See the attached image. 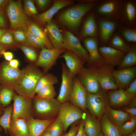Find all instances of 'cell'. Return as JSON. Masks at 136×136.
<instances>
[{
    "instance_id": "obj_25",
    "label": "cell",
    "mask_w": 136,
    "mask_h": 136,
    "mask_svg": "<svg viewBox=\"0 0 136 136\" xmlns=\"http://www.w3.org/2000/svg\"><path fill=\"white\" fill-rule=\"evenodd\" d=\"M45 32L53 48H62V34L57 25L52 20L46 24Z\"/></svg>"
},
{
    "instance_id": "obj_45",
    "label": "cell",
    "mask_w": 136,
    "mask_h": 136,
    "mask_svg": "<svg viewBox=\"0 0 136 136\" xmlns=\"http://www.w3.org/2000/svg\"><path fill=\"white\" fill-rule=\"evenodd\" d=\"M15 41L19 43L28 44L25 32L22 30H14L12 32Z\"/></svg>"
},
{
    "instance_id": "obj_42",
    "label": "cell",
    "mask_w": 136,
    "mask_h": 136,
    "mask_svg": "<svg viewBox=\"0 0 136 136\" xmlns=\"http://www.w3.org/2000/svg\"><path fill=\"white\" fill-rule=\"evenodd\" d=\"M28 43L33 47L42 49L45 47L43 42L31 32L27 28L25 30Z\"/></svg>"
},
{
    "instance_id": "obj_61",
    "label": "cell",
    "mask_w": 136,
    "mask_h": 136,
    "mask_svg": "<svg viewBox=\"0 0 136 136\" xmlns=\"http://www.w3.org/2000/svg\"><path fill=\"white\" fill-rule=\"evenodd\" d=\"M98 136H104L103 134L101 132H100Z\"/></svg>"
},
{
    "instance_id": "obj_38",
    "label": "cell",
    "mask_w": 136,
    "mask_h": 136,
    "mask_svg": "<svg viewBox=\"0 0 136 136\" xmlns=\"http://www.w3.org/2000/svg\"><path fill=\"white\" fill-rule=\"evenodd\" d=\"M15 91L12 88L1 86L0 103L1 106L4 107L9 106L16 94Z\"/></svg>"
},
{
    "instance_id": "obj_36",
    "label": "cell",
    "mask_w": 136,
    "mask_h": 136,
    "mask_svg": "<svg viewBox=\"0 0 136 136\" xmlns=\"http://www.w3.org/2000/svg\"><path fill=\"white\" fill-rule=\"evenodd\" d=\"M17 47L23 52L27 60L30 64H35L37 60L38 55L33 47L26 43L17 44Z\"/></svg>"
},
{
    "instance_id": "obj_41",
    "label": "cell",
    "mask_w": 136,
    "mask_h": 136,
    "mask_svg": "<svg viewBox=\"0 0 136 136\" xmlns=\"http://www.w3.org/2000/svg\"><path fill=\"white\" fill-rule=\"evenodd\" d=\"M129 119L118 128L122 136H126L133 132L136 126V117L130 116Z\"/></svg>"
},
{
    "instance_id": "obj_49",
    "label": "cell",
    "mask_w": 136,
    "mask_h": 136,
    "mask_svg": "<svg viewBox=\"0 0 136 136\" xmlns=\"http://www.w3.org/2000/svg\"><path fill=\"white\" fill-rule=\"evenodd\" d=\"M122 110L127 113L130 116L136 117V107H126Z\"/></svg>"
},
{
    "instance_id": "obj_64",
    "label": "cell",
    "mask_w": 136,
    "mask_h": 136,
    "mask_svg": "<svg viewBox=\"0 0 136 136\" xmlns=\"http://www.w3.org/2000/svg\"><path fill=\"white\" fill-rule=\"evenodd\" d=\"M83 136H87L86 134L85 133L84 134Z\"/></svg>"
},
{
    "instance_id": "obj_15",
    "label": "cell",
    "mask_w": 136,
    "mask_h": 136,
    "mask_svg": "<svg viewBox=\"0 0 136 136\" xmlns=\"http://www.w3.org/2000/svg\"><path fill=\"white\" fill-rule=\"evenodd\" d=\"M61 81L59 94L56 98L62 104L69 100L74 83V78L65 64L62 61Z\"/></svg>"
},
{
    "instance_id": "obj_9",
    "label": "cell",
    "mask_w": 136,
    "mask_h": 136,
    "mask_svg": "<svg viewBox=\"0 0 136 136\" xmlns=\"http://www.w3.org/2000/svg\"><path fill=\"white\" fill-rule=\"evenodd\" d=\"M65 50L63 48L49 49L44 47L41 49L34 65L37 67L42 68L44 75L47 73Z\"/></svg>"
},
{
    "instance_id": "obj_40",
    "label": "cell",
    "mask_w": 136,
    "mask_h": 136,
    "mask_svg": "<svg viewBox=\"0 0 136 136\" xmlns=\"http://www.w3.org/2000/svg\"><path fill=\"white\" fill-rule=\"evenodd\" d=\"M56 94L54 85H47L41 88L33 98L41 99L52 98L55 97Z\"/></svg>"
},
{
    "instance_id": "obj_14",
    "label": "cell",
    "mask_w": 136,
    "mask_h": 136,
    "mask_svg": "<svg viewBox=\"0 0 136 136\" xmlns=\"http://www.w3.org/2000/svg\"><path fill=\"white\" fill-rule=\"evenodd\" d=\"M96 19L99 43L101 46H106L111 37L117 30L119 21L98 17H96Z\"/></svg>"
},
{
    "instance_id": "obj_34",
    "label": "cell",
    "mask_w": 136,
    "mask_h": 136,
    "mask_svg": "<svg viewBox=\"0 0 136 136\" xmlns=\"http://www.w3.org/2000/svg\"><path fill=\"white\" fill-rule=\"evenodd\" d=\"M27 28L43 42L46 48L49 49L53 48L45 31L36 23L29 21Z\"/></svg>"
},
{
    "instance_id": "obj_26",
    "label": "cell",
    "mask_w": 136,
    "mask_h": 136,
    "mask_svg": "<svg viewBox=\"0 0 136 136\" xmlns=\"http://www.w3.org/2000/svg\"><path fill=\"white\" fill-rule=\"evenodd\" d=\"M56 118L41 119L32 118L27 120L29 136H41Z\"/></svg>"
},
{
    "instance_id": "obj_12",
    "label": "cell",
    "mask_w": 136,
    "mask_h": 136,
    "mask_svg": "<svg viewBox=\"0 0 136 136\" xmlns=\"http://www.w3.org/2000/svg\"><path fill=\"white\" fill-rule=\"evenodd\" d=\"M83 40L85 49L89 55V59L87 63L88 67L98 68L105 64L99 51L98 37H87Z\"/></svg>"
},
{
    "instance_id": "obj_54",
    "label": "cell",
    "mask_w": 136,
    "mask_h": 136,
    "mask_svg": "<svg viewBox=\"0 0 136 136\" xmlns=\"http://www.w3.org/2000/svg\"><path fill=\"white\" fill-rule=\"evenodd\" d=\"M9 48H10L8 46L0 44V57L3 56V52Z\"/></svg>"
},
{
    "instance_id": "obj_1",
    "label": "cell",
    "mask_w": 136,
    "mask_h": 136,
    "mask_svg": "<svg viewBox=\"0 0 136 136\" xmlns=\"http://www.w3.org/2000/svg\"><path fill=\"white\" fill-rule=\"evenodd\" d=\"M100 0L82 1L60 13L57 20L61 25L69 30L77 32L85 15L93 9Z\"/></svg>"
},
{
    "instance_id": "obj_37",
    "label": "cell",
    "mask_w": 136,
    "mask_h": 136,
    "mask_svg": "<svg viewBox=\"0 0 136 136\" xmlns=\"http://www.w3.org/2000/svg\"><path fill=\"white\" fill-rule=\"evenodd\" d=\"M58 82L57 77L53 74L47 73L44 75L40 78L37 84L35 90V95L42 87L47 85H54Z\"/></svg>"
},
{
    "instance_id": "obj_48",
    "label": "cell",
    "mask_w": 136,
    "mask_h": 136,
    "mask_svg": "<svg viewBox=\"0 0 136 136\" xmlns=\"http://www.w3.org/2000/svg\"><path fill=\"white\" fill-rule=\"evenodd\" d=\"M7 25L4 8H0V28H7Z\"/></svg>"
},
{
    "instance_id": "obj_46",
    "label": "cell",
    "mask_w": 136,
    "mask_h": 136,
    "mask_svg": "<svg viewBox=\"0 0 136 136\" xmlns=\"http://www.w3.org/2000/svg\"><path fill=\"white\" fill-rule=\"evenodd\" d=\"M80 122H76L73 123L69 131L61 136H75L79 128Z\"/></svg>"
},
{
    "instance_id": "obj_8",
    "label": "cell",
    "mask_w": 136,
    "mask_h": 136,
    "mask_svg": "<svg viewBox=\"0 0 136 136\" xmlns=\"http://www.w3.org/2000/svg\"><path fill=\"white\" fill-rule=\"evenodd\" d=\"M62 48L75 54L85 62L89 59V54L79 39L71 32L63 29Z\"/></svg>"
},
{
    "instance_id": "obj_44",
    "label": "cell",
    "mask_w": 136,
    "mask_h": 136,
    "mask_svg": "<svg viewBox=\"0 0 136 136\" xmlns=\"http://www.w3.org/2000/svg\"><path fill=\"white\" fill-rule=\"evenodd\" d=\"M23 2V10L26 15L34 17L38 14L33 1L25 0Z\"/></svg>"
},
{
    "instance_id": "obj_10",
    "label": "cell",
    "mask_w": 136,
    "mask_h": 136,
    "mask_svg": "<svg viewBox=\"0 0 136 136\" xmlns=\"http://www.w3.org/2000/svg\"><path fill=\"white\" fill-rule=\"evenodd\" d=\"M84 112L69 100L62 104L57 116L63 124L64 131L71 124L82 119Z\"/></svg>"
},
{
    "instance_id": "obj_60",
    "label": "cell",
    "mask_w": 136,
    "mask_h": 136,
    "mask_svg": "<svg viewBox=\"0 0 136 136\" xmlns=\"http://www.w3.org/2000/svg\"><path fill=\"white\" fill-rule=\"evenodd\" d=\"M2 110H3V108L2 109H0V117L2 115Z\"/></svg>"
},
{
    "instance_id": "obj_2",
    "label": "cell",
    "mask_w": 136,
    "mask_h": 136,
    "mask_svg": "<svg viewBox=\"0 0 136 136\" xmlns=\"http://www.w3.org/2000/svg\"><path fill=\"white\" fill-rule=\"evenodd\" d=\"M22 73L14 89L18 94L33 98L37 84L44 75L42 72L34 64H29L22 69Z\"/></svg>"
},
{
    "instance_id": "obj_62",
    "label": "cell",
    "mask_w": 136,
    "mask_h": 136,
    "mask_svg": "<svg viewBox=\"0 0 136 136\" xmlns=\"http://www.w3.org/2000/svg\"><path fill=\"white\" fill-rule=\"evenodd\" d=\"M1 87V85H0V90ZM2 109V108H1V105L0 103V109Z\"/></svg>"
},
{
    "instance_id": "obj_47",
    "label": "cell",
    "mask_w": 136,
    "mask_h": 136,
    "mask_svg": "<svg viewBox=\"0 0 136 136\" xmlns=\"http://www.w3.org/2000/svg\"><path fill=\"white\" fill-rule=\"evenodd\" d=\"M129 94L133 96H136V79H135L125 90Z\"/></svg>"
},
{
    "instance_id": "obj_30",
    "label": "cell",
    "mask_w": 136,
    "mask_h": 136,
    "mask_svg": "<svg viewBox=\"0 0 136 136\" xmlns=\"http://www.w3.org/2000/svg\"><path fill=\"white\" fill-rule=\"evenodd\" d=\"M107 46L125 53L130 49L131 44L127 42L116 30L108 41Z\"/></svg>"
},
{
    "instance_id": "obj_5",
    "label": "cell",
    "mask_w": 136,
    "mask_h": 136,
    "mask_svg": "<svg viewBox=\"0 0 136 136\" xmlns=\"http://www.w3.org/2000/svg\"><path fill=\"white\" fill-rule=\"evenodd\" d=\"M6 12L11 27L13 29L21 27L25 30L27 28L29 22L20 1H9Z\"/></svg>"
},
{
    "instance_id": "obj_56",
    "label": "cell",
    "mask_w": 136,
    "mask_h": 136,
    "mask_svg": "<svg viewBox=\"0 0 136 136\" xmlns=\"http://www.w3.org/2000/svg\"><path fill=\"white\" fill-rule=\"evenodd\" d=\"M9 1L7 0H0V8L3 7L4 6L7 5Z\"/></svg>"
},
{
    "instance_id": "obj_23",
    "label": "cell",
    "mask_w": 136,
    "mask_h": 136,
    "mask_svg": "<svg viewBox=\"0 0 136 136\" xmlns=\"http://www.w3.org/2000/svg\"><path fill=\"white\" fill-rule=\"evenodd\" d=\"M84 20L79 35V39L83 40L88 37H98V30L96 17L93 9L89 12Z\"/></svg>"
},
{
    "instance_id": "obj_55",
    "label": "cell",
    "mask_w": 136,
    "mask_h": 136,
    "mask_svg": "<svg viewBox=\"0 0 136 136\" xmlns=\"http://www.w3.org/2000/svg\"><path fill=\"white\" fill-rule=\"evenodd\" d=\"M128 107H136V96L134 97L131 100L128 105Z\"/></svg>"
},
{
    "instance_id": "obj_19",
    "label": "cell",
    "mask_w": 136,
    "mask_h": 136,
    "mask_svg": "<svg viewBox=\"0 0 136 136\" xmlns=\"http://www.w3.org/2000/svg\"><path fill=\"white\" fill-rule=\"evenodd\" d=\"M71 0H55L54 1L52 6L47 10L34 17L39 24L44 25L51 20L54 15L61 9L73 4Z\"/></svg>"
},
{
    "instance_id": "obj_51",
    "label": "cell",
    "mask_w": 136,
    "mask_h": 136,
    "mask_svg": "<svg viewBox=\"0 0 136 136\" xmlns=\"http://www.w3.org/2000/svg\"><path fill=\"white\" fill-rule=\"evenodd\" d=\"M35 1L38 8L41 9L44 8L51 2L48 0H37Z\"/></svg>"
},
{
    "instance_id": "obj_13",
    "label": "cell",
    "mask_w": 136,
    "mask_h": 136,
    "mask_svg": "<svg viewBox=\"0 0 136 136\" xmlns=\"http://www.w3.org/2000/svg\"><path fill=\"white\" fill-rule=\"evenodd\" d=\"M22 73V69L10 66L9 62L6 60L1 62L0 63V85L13 89Z\"/></svg>"
},
{
    "instance_id": "obj_3",
    "label": "cell",
    "mask_w": 136,
    "mask_h": 136,
    "mask_svg": "<svg viewBox=\"0 0 136 136\" xmlns=\"http://www.w3.org/2000/svg\"><path fill=\"white\" fill-rule=\"evenodd\" d=\"M61 104L55 98L41 99L33 98L32 106L36 118L47 119L57 117Z\"/></svg>"
},
{
    "instance_id": "obj_31",
    "label": "cell",
    "mask_w": 136,
    "mask_h": 136,
    "mask_svg": "<svg viewBox=\"0 0 136 136\" xmlns=\"http://www.w3.org/2000/svg\"><path fill=\"white\" fill-rule=\"evenodd\" d=\"M101 132L104 136H122L118 128L104 114L100 119Z\"/></svg>"
},
{
    "instance_id": "obj_52",
    "label": "cell",
    "mask_w": 136,
    "mask_h": 136,
    "mask_svg": "<svg viewBox=\"0 0 136 136\" xmlns=\"http://www.w3.org/2000/svg\"><path fill=\"white\" fill-rule=\"evenodd\" d=\"M84 120L81 119L80 122L78 131L75 136H83L85 133L84 126Z\"/></svg>"
},
{
    "instance_id": "obj_18",
    "label": "cell",
    "mask_w": 136,
    "mask_h": 136,
    "mask_svg": "<svg viewBox=\"0 0 136 136\" xmlns=\"http://www.w3.org/2000/svg\"><path fill=\"white\" fill-rule=\"evenodd\" d=\"M113 74L118 88L125 90L136 79L135 66L120 69L113 70Z\"/></svg>"
},
{
    "instance_id": "obj_11",
    "label": "cell",
    "mask_w": 136,
    "mask_h": 136,
    "mask_svg": "<svg viewBox=\"0 0 136 136\" xmlns=\"http://www.w3.org/2000/svg\"><path fill=\"white\" fill-rule=\"evenodd\" d=\"M77 76L87 92L95 93L99 90L97 68L83 67Z\"/></svg>"
},
{
    "instance_id": "obj_63",
    "label": "cell",
    "mask_w": 136,
    "mask_h": 136,
    "mask_svg": "<svg viewBox=\"0 0 136 136\" xmlns=\"http://www.w3.org/2000/svg\"><path fill=\"white\" fill-rule=\"evenodd\" d=\"M0 127L1 126H0V131H1V129H2V128ZM0 136H1L0 134Z\"/></svg>"
},
{
    "instance_id": "obj_58",
    "label": "cell",
    "mask_w": 136,
    "mask_h": 136,
    "mask_svg": "<svg viewBox=\"0 0 136 136\" xmlns=\"http://www.w3.org/2000/svg\"><path fill=\"white\" fill-rule=\"evenodd\" d=\"M41 136H52L48 132L45 131Z\"/></svg>"
},
{
    "instance_id": "obj_6",
    "label": "cell",
    "mask_w": 136,
    "mask_h": 136,
    "mask_svg": "<svg viewBox=\"0 0 136 136\" xmlns=\"http://www.w3.org/2000/svg\"><path fill=\"white\" fill-rule=\"evenodd\" d=\"M106 91L100 88L96 93H87V108L92 115L100 120L104 114L106 107L108 105Z\"/></svg>"
},
{
    "instance_id": "obj_21",
    "label": "cell",
    "mask_w": 136,
    "mask_h": 136,
    "mask_svg": "<svg viewBox=\"0 0 136 136\" xmlns=\"http://www.w3.org/2000/svg\"><path fill=\"white\" fill-rule=\"evenodd\" d=\"M108 105L115 109L126 106L134 96L127 93L125 90L120 88L110 91L108 94Z\"/></svg>"
},
{
    "instance_id": "obj_4",
    "label": "cell",
    "mask_w": 136,
    "mask_h": 136,
    "mask_svg": "<svg viewBox=\"0 0 136 136\" xmlns=\"http://www.w3.org/2000/svg\"><path fill=\"white\" fill-rule=\"evenodd\" d=\"M124 0H100L93 10L96 17L120 21Z\"/></svg>"
},
{
    "instance_id": "obj_29",
    "label": "cell",
    "mask_w": 136,
    "mask_h": 136,
    "mask_svg": "<svg viewBox=\"0 0 136 136\" xmlns=\"http://www.w3.org/2000/svg\"><path fill=\"white\" fill-rule=\"evenodd\" d=\"M9 132L11 136H29L27 120L22 118L12 119Z\"/></svg>"
},
{
    "instance_id": "obj_53",
    "label": "cell",
    "mask_w": 136,
    "mask_h": 136,
    "mask_svg": "<svg viewBox=\"0 0 136 136\" xmlns=\"http://www.w3.org/2000/svg\"><path fill=\"white\" fill-rule=\"evenodd\" d=\"M9 63L10 66L12 67L18 69L20 64V62L18 59H13L9 62Z\"/></svg>"
},
{
    "instance_id": "obj_27",
    "label": "cell",
    "mask_w": 136,
    "mask_h": 136,
    "mask_svg": "<svg viewBox=\"0 0 136 136\" xmlns=\"http://www.w3.org/2000/svg\"><path fill=\"white\" fill-rule=\"evenodd\" d=\"M105 114L110 120L118 128L129 120L130 116L123 111L113 108L108 105L106 107Z\"/></svg>"
},
{
    "instance_id": "obj_35",
    "label": "cell",
    "mask_w": 136,
    "mask_h": 136,
    "mask_svg": "<svg viewBox=\"0 0 136 136\" xmlns=\"http://www.w3.org/2000/svg\"><path fill=\"white\" fill-rule=\"evenodd\" d=\"M3 109V113L0 117V126L4 129L5 133H7L11 127L13 106H9Z\"/></svg>"
},
{
    "instance_id": "obj_59",
    "label": "cell",
    "mask_w": 136,
    "mask_h": 136,
    "mask_svg": "<svg viewBox=\"0 0 136 136\" xmlns=\"http://www.w3.org/2000/svg\"><path fill=\"white\" fill-rule=\"evenodd\" d=\"M126 136H136V129L130 134Z\"/></svg>"
},
{
    "instance_id": "obj_50",
    "label": "cell",
    "mask_w": 136,
    "mask_h": 136,
    "mask_svg": "<svg viewBox=\"0 0 136 136\" xmlns=\"http://www.w3.org/2000/svg\"><path fill=\"white\" fill-rule=\"evenodd\" d=\"M5 60L9 62L13 59L14 55L13 53L10 51H5L2 53Z\"/></svg>"
},
{
    "instance_id": "obj_57",
    "label": "cell",
    "mask_w": 136,
    "mask_h": 136,
    "mask_svg": "<svg viewBox=\"0 0 136 136\" xmlns=\"http://www.w3.org/2000/svg\"><path fill=\"white\" fill-rule=\"evenodd\" d=\"M7 31L5 28H0V39Z\"/></svg>"
},
{
    "instance_id": "obj_24",
    "label": "cell",
    "mask_w": 136,
    "mask_h": 136,
    "mask_svg": "<svg viewBox=\"0 0 136 136\" xmlns=\"http://www.w3.org/2000/svg\"><path fill=\"white\" fill-rule=\"evenodd\" d=\"M59 58H63L72 75L76 76L84 67L85 62L72 52L65 50Z\"/></svg>"
},
{
    "instance_id": "obj_33",
    "label": "cell",
    "mask_w": 136,
    "mask_h": 136,
    "mask_svg": "<svg viewBox=\"0 0 136 136\" xmlns=\"http://www.w3.org/2000/svg\"><path fill=\"white\" fill-rule=\"evenodd\" d=\"M123 39L128 43H136V25L133 28L127 27L119 22L117 30Z\"/></svg>"
},
{
    "instance_id": "obj_22",
    "label": "cell",
    "mask_w": 136,
    "mask_h": 136,
    "mask_svg": "<svg viewBox=\"0 0 136 136\" xmlns=\"http://www.w3.org/2000/svg\"><path fill=\"white\" fill-rule=\"evenodd\" d=\"M98 50L105 64L113 67L118 66L126 53L107 46L99 47Z\"/></svg>"
},
{
    "instance_id": "obj_20",
    "label": "cell",
    "mask_w": 136,
    "mask_h": 136,
    "mask_svg": "<svg viewBox=\"0 0 136 136\" xmlns=\"http://www.w3.org/2000/svg\"><path fill=\"white\" fill-rule=\"evenodd\" d=\"M120 22L131 28L136 25V1L124 0Z\"/></svg>"
},
{
    "instance_id": "obj_7",
    "label": "cell",
    "mask_w": 136,
    "mask_h": 136,
    "mask_svg": "<svg viewBox=\"0 0 136 136\" xmlns=\"http://www.w3.org/2000/svg\"><path fill=\"white\" fill-rule=\"evenodd\" d=\"M13 100V104L12 119L22 118L28 120L34 118L32 98L15 94Z\"/></svg>"
},
{
    "instance_id": "obj_32",
    "label": "cell",
    "mask_w": 136,
    "mask_h": 136,
    "mask_svg": "<svg viewBox=\"0 0 136 136\" xmlns=\"http://www.w3.org/2000/svg\"><path fill=\"white\" fill-rule=\"evenodd\" d=\"M136 65V46L131 44L129 50L125 53L117 69L135 66Z\"/></svg>"
},
{
    "instance_id": "obj_39",
    "label": "cell",
    "mask_w": 136,
    "mask_h": 136,
    "mask_svg": "<svg viewBox=\"0 0 136 136\" xmlns=\"http://www.w3.org/2000/svg\"><path fill=\"white\" fill-rule=\"evenodd\" d=\"M46 131L52 136H61L64 131V126L60 120L57 117L49 125Z\"/></svg>"
},
{
    "instance_id": "obj_16",
    "label": "cell",
    "mask_w": 136,
    "mask_h": 136,
    "mask_svg": "<svg viewBox=\"0 0 136 136\" xmlns=\"http://www.w3.org/2000/svg\"><path fill=\"white\" fill-rule=\"evenodd\" d=\"M113 67L105 64L97 68L98 79L100 88L107 91L118 88L113 74Z\"/></svg>"
},
{
    "instance_id": "obj_28",
    "label": "cell",
    "mask_w": 136,
    "mask_h": 136,
    "mask_svg": "<svg viewBox=\"0 0 136 136\" xmlns=\"http://www.w3.org/2000/svg\"><path fill=\"white\" fill-rule=\"evenodd\" d=\"M86 113L84 126L85 133L87 136H98L101 132L100 120L91 114Z\"/></svg>"
},
{
    "instance_id": "obj_43",
    "label": "cell",
    "mask_w": 136,
    "mask_h": 136,
    "mask_svg": "<svg viewBox=\"0 0 136 136\" xmlns=\"http://www.w3.org/2000/svg\"><path fill=\"white\" fill-rule=\"evenodd\" d=\"M0 44L8 46L10 48H17V44H16L12 32L7 31L0 39Z\"/></svg>"
},
{
    "instance_id": "obj_17",
    "label": "cell",
    "mask_w": 136,
    "mask_h": 136,
    "mask_svg": "<svg viewBox=\"0 0 136 136\" xmlns=\"http://www.w3.org/2000/svg\"><path fill=\"white\" fill-rule=\"evenodd\" d=\"M87 93L77 77H74L73 89L69 100L84 112H86Z\"/></svg>"
}]
</instances>
